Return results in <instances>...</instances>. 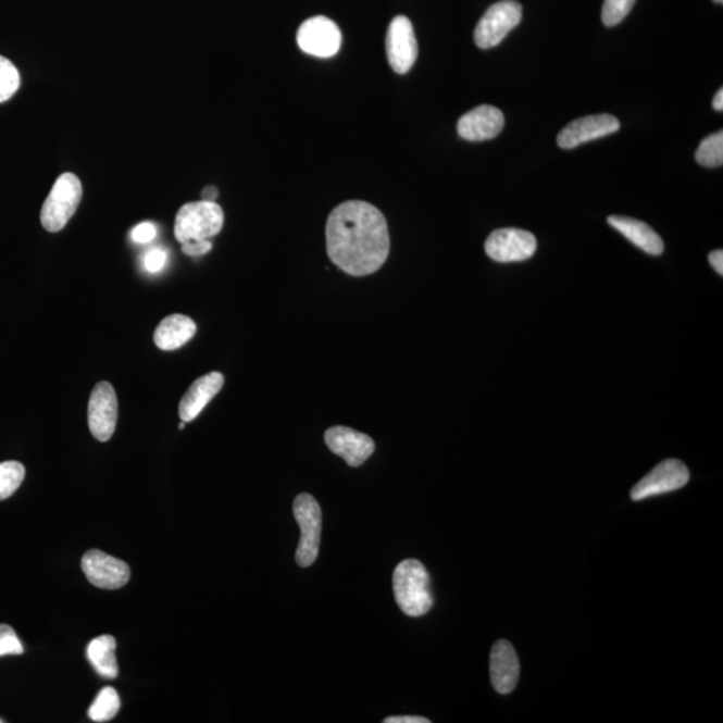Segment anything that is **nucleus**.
<instances>
[{"label": "nucleus", "mask_w": 723, "mask_h": 723, "mask_svg": "<svg viewBox=\"0 0 723 723\" xmlns=\"http://www.w3.org/2000/svg\"><path fill=\"white\" fill-rule=\"evenodd\" d=\"M609 224L641 251L659 257L664 251L662 237L639 220L624 216H610Z\"/></svg>", "instance_id": "18"}, {"label": "nucleus", "mask_w": 723, "mask_h": 723, "mask_svg": "<svg viewBox=\"0 0 723 723\" xmlns=\"http://www.w3.org/2000/svg\"><path fill=\"white\" fill-rule=\"evenodd\" d=\"M634 4L635 0H604L601 21L607 27L619 25L633 10Z\"/></svg>", "instance_id": "25"}, {"label": "nucleus", "mask_w": 723, "mask_h": 723, "mask_svg": "<svg viewBox=\"0 0 723 723\" xmlns=\"http://www.w3.org/2000/svg\"><path fill=\"white\" fill-rule=\"evenodd\" d=\"M198 332V326L190 317L176 314L164 317L154 332V344L159 349L172 351L187 345Z\"/></svg>", "instance_id": "19"}, {"label": "nucleus", "mask_w": 723, "mask_h": 723, "mask_svg": "<svg viewBox=\"0 0 723 723\" xmlns=\"http://www.w3.org/2000/svg\"><path fill=\"white\" fill-rule=\"evenodd\" d=\"M219 198V189L216 187H205L201 192V200L216 202Z\"/></svg>", "instance_id": "32"}, {"label": "nucleus", "mask_w": 723, "mask_h": 723, "mask_svg": "<svg viewBox=\"0 0 723 723\" xmlns=\"http://www.w3.org/2000/svg\"><path fill=\"white\" fill-rule=\"evenodd\" d=\"M119 401L113 386L100 382L92 389L89 399V429L98 441L107 442L112 438L117 425Z\"/></svg>", "instance_id": "11"}, {"label": "nucleus", "mask_w": 723, "mask_h": 723, "mask_svg": "<svg viewBox=\"0 0 723 723\" xmlns=\"http://www.w3.org/2000/svg\"><path fill=\"white\" fill-rule=\"evenodd\" d=\"M23 651L25 649H23L22 641L14 628H11L8 624H0V657L21 656Z\"/></svg>", "instance_id": "26"}, {"label": "nucleus", "mask_w": 723, "mask_h": 723, "mask_svg": "<svg viewBox=\"0 0 723 723\" xmlns=\"http://www.w3.org/2000/svg\"><path fill=\"white\" fill-rule=\"evenodd\" d=\"M158 236V228L153 223L145 222L138 224L137 227L132 230V239L138 245H148V242L153 241Z\"/></svg>", "instance_id": "28"}, {"label": "nucleus", "mask_w": 723, "mask_h": 723, "mask_svg": "<svg viewBox=\"0 0 723 723\" xmlns=\"http://www.w3.org/2000/svg\"><path fill=\"white\" fill-rule=\"evenodd\" d=\"M536 250V237L518 228L497 229L485 241V252L499 263L524 262L534 257Z\"/></svg>", "instance_id": "8"}, {"label": "nucleus", "mask_w": 723, "mask_h": 723, "mask_svg": "<svg viewBox=\"0 0 723 723\" xmlns=\"http://www.w3.org/2000/svg\"><path fill=\"white\" fill-rule=\"evenodd\" d=\"M690 479L687 466L675 459L664 460L640 479L632 489V499L640 501L652 496L670 494L684 488Z\"/></svg>", "instance_id": "9"}, {"label": "nucleus", "mask_w": 723, "mask_h": 723, "mask_svg": "<svg viewBox=\"0 0 723 723\" xmlns=\"http://www.w3.org/2000/svg\"><path fill=\"white\" fill-rule=\"evenodd\" d=\"M184 427H185V422L183 421L182 424H180V426H178V429L183 431Z\"/></svg>", "instance_id": "34"}, {"label": "nucleus", "mask_w": 723, "mask_h": 723, "mask_svg": "<svg viewBox=\"0 0 723 723\" xmlns=\"http://www.w3.org/2000/svg\"><path fill=\"white\" fill-rule=\"evenodd\" d=\"M715 3H722L723 0H714Z\"/></svg>", "instance_id": "35"}, {"label": "nucleus", "mask_w": 723, "mask_h": 723, "mask_svg": "<svg viewBox=\"0 0 723 723\" xmlns=\"http://www.w3.org/2000/svg\"><path fill=\"white\" fill-rule=\"evenodd\" d=\"M83 571L88 581L98 588L119 589L130 578L129 565L105 552L91 549L83 558Z\"/></svg>", "instance_id": "12"}, {"label": "nucleus", "mask_w": 723, "mask_h": 723, "mask_svg": "<svg viewBox=\"0 0 723 723\" xmlns=\"http://www.w3.org/2000/svg\"><path fill=\"white\" fill-rule=\"evenodd\" d=\"M224 377L222 373L212 372L196 379L192 386L185 392L178 413L184 422H192L198 419L202 410L212 401L220 390L223 389Z\"/></svg>", "instance_id": "17"}, {"label": "nucleus", "mask_w": 723, "mask_h": 723, "mask_svg": "<svg viewBox=\"0 0 723 723\" xmlns=\"http://www.w3.org/2000/svg\"><path fill=\"white\" fill-rule=\"evenodd\" d=\"M709 262L713 265L714 270L723 275V251L716 250L709 254Z\"/></svg>", "instance_id": "31"}, {"label": "nucleus", "mask_w": 723, "mask_h": 723, "mask_svg": "<svg viewBox=\"0 0 723 723\" xmlns=\"http://www.w3.org/2000/svg\"><path fill=\"white\" fill-rule=\"evenodd\" d=\"M25 466L18 461H4L0 464V501L9 499L25 479Z\"/></svg>", "instance_id": "22"}, {"label": "nucleus", "mask_w": 723, "mask_h": 723, "mask_svg": "<svg viewBox=\"0 0 723 723\" xmlns=\"http://www.w3.org/2000/svg\"><path fill=\"white\" fill-rule=\"evenodd\" d=\"M392 589L399 609L408 616L427 614L433 606L431 577L419 560H403L392 574Z\"/></svg>", "instance_id": "2"}, {"label": "nucleus", "mask_w": 723, "mask_h": 723, "mask_svg": "<svg viewBox=\"0 0 723 723\" xmlns=\"http://www.w3.org/2000/svg\"><path fill=\"white\" fill-rule=\"evenodd\" d=\"M621 129V123L611 114L588 115L572 121L559 133L558 145L563 149H574L578 145L598 140Z\"/></svg>", "instance_id": "14"}, {"label": "nucleus", "mask_w": 723, "mask_h": 723, "mask_svg": "<svg viewBox=\"0 0 723 723\" xmlns=\"http://www.w3.org/2000/svg\"><path fill=\"white\" fill-rule=\"evenodd\" d=\"M386 54L392 71L407 74L419 57V43L412 22L407 16L398 15L391 21L386 34Z\"/></svg>", "instance_id": "10"}, {"label": "nucleus", "mask_w": 723, "mask_h": 723, "mask_svg": "<svg viewBox=\"0 0 723 723\" xmlns=\"http://www.w3.org/2000/svg\"><path fill=\"white\" fill-rule=\"evenodd\" d=\"M224 225L223 208L217 202H188L177 212L175 237L178 241L210 240L220 234Z\"/></svg>", "instance_id": "3"}, {"label": "nucleus", "mask_w": 723, "mask_h": 723, "mask_svg": "<svg viewBox=\"0 0 723 723\" xmlns=\"http://www.w3.org/2000/svg\"><path fill=\"white\" fill-rule=\"evenodd\" d=\"M698 164L706 167H719L723 164V132L706 137L696 152Z\"/></svg>", "instance_id": "23"}, {"label": "nucleus", "mask_w": 723, "mask_h": 723, "mask_svg": "<svg viewBox=\"0 0 723 723\" xmlns=\"http://www.w3.org/2000/svg\"><path fill=\"white\" fill-rule=\"evenodd\" d=\"M297 42L306 54L332 58L338 54L342 45V33L337 23L326 16H314L299 27Z\"/></svg>", "instance_id": "7"}, {"label": "nucleus", "mask_w": 723, "mask_h": 723, "mask_svg": "<svg viewBox=\"0 0 723 723\" xmlns=\"http://www.w3.org/2000/svg\"><path fill=\"white\" fill-rule=\"evenodd\" d=\"M713 108L716 110V112H722L723 110V90L720 89L719 92H716L713 101Z\"/></svg>", "instance_id": "33"}, {"label": "nucleus", "mask_w": 723, "mask_h": 723, "mask_svg": "<svg viewBox=\"0 0 723 723\" xmlns=\"http://www.w3.org/2000/svg\"><path fill=\"white\" fill-rule=\"evenodd\" d=\"M115 639L112 635H102L92 639L88 646V656L91 666L95 668L98 674L107 680L117 678L119 663L115 658Z\"/></svg>", "instance_id": "20"}, {"label": "nucleus", "mask_w": 723, "mask_h": 723, "mask_svg": "<svg viewBox=\"0 0 723 723\" xmlns=\"http://www.w3.org/2000/svg\"><path fill=\"white\" fill-rule=\"evenodd\" d=\"M504 125V114L500 109L482 105L462 115L457 132L464 140L485 141L499 136Z\"/></svg>", "instance_id": "15"}, {"label": "nucleus", "mask_w": 723, "mask_h": 723, "mask_svg": "<svg viewBox=\"0 0 723 723\" xmlns=\"http://www.w3.org/2000/svg\"><path fill=\"white\" fill-rule=\"evenodd\" d=\"M167 262V253L161 248H153V250L148 251L144 254L142 265L144 269L149 272V274H158L161 270H164Z\"/></svg>", "instance_id": "27"}, {"label": "nucleus", "mask_w": 723, "mask_h": 723, "mask_svg": "<svg viewBox=\"0 0 723 723\" xmlns=\"http://www.w3.org/2000/svg\"><path fill=\"white\" fill-rule=\"evenodd\" d=\"M21 75L8 58L0 55V103L9 101L18 91Z\"/></svg>", "instance_id": "24"}, {"label": "nucleus", "mask_w": 723, "mask_h": 723, "mask_svg": "<svg viewBox=\"0 0 723 723\" xmlns=\"http://www.w3.org/2000/svg\"><path fill=\"white\" fill-rule=\"evenodd\" d=\"M294 516L300 528L297 563L306 569V566L315 563L317 553H320L322 532L321 507L311 495H299L294 501Z\"/></svg>", "instance_id": "5"}, {"label": "nucleus", "mask_w": 723, "mask_h": 723, "mask_svg": "<svg viewBox=\"0 0 723 723\" xmlns=\"http://www.w3.org/2000/svg\"><path fill=\"white\" fill-rule=\"evenodd\" d=\"M119 693L113 687L102 688L89 709V719L95 722L113 720L120 711Z\"/></svg>", "instance_id": "21"}, {"label": "nucleus", "mask_w": 723, "mask_h": 723, "mask_svg": "<svg viewBox=\"0 0 723 723\" xmlns=\"http://www.w3.org/2000/svg\"><path fill=\"white\" fill-rule=\"evenodd\" d=\"M2 722H3V720H0V723H2Z\"/></svg>", "instance_id": "36"}, {"label": "nucleus", "mask_w": 723, "mask_h": 723, "mask_svg": "<svg viewBox=\"0 0 723 723\" xmlns=\"http://www.w3.org/2000/svg\"><path fill=\"white\" fill-rule=\"evenodd\" d=\"M83 200V184L73 173H63L57 178L53 189L40 212V223L49 233H60L77 212Z\"/></svg>", "instance_id": "4"}, {"label": "nucleus", "mask_w": 723, "mask_h": 723, "mask_svg": "<svg viewBox=\"0 0 723 723\" xmlns=\"http://www.w3.org/2000/svg\"><path fill=\"white\" fill-rule=\"evenodd\" d=\"M212 250V242L210 240H192L183 242V252L188 257H202Z\"/></svg>", "instance_id": "29"}, {"label": "nucleus", "mask_w": 723, "mask_h": 723, "mask_svg": "<svg viewBox=\"0 0 723 723\" xmlns=\"http://www.w3.org/2000/svg\"><path fill=\"white\" fill-rule=\"evenodd\" d=\"M522 4L514 0H502L491 4L474 30V42L479 49L496 48L522 22Z\"/></svg>", "instance_id": "6"}, {"label": "nucleus", "mask_w": 723, "mask_h": 723, "mask_svg": "<svg viewBox=\"0 0 723 723\" xmlns=\"http://www.w3.org/2000/svg\"><path fill=\"white\" fill-rule=\"evenodd\" d=\"M520 662L511 641L497 640L490 652V681L496 691L508 696L518 686Z\"/></svg>", "instance_id": "16"}, {"label": "nucleus", "mask_w": 723, "mask_h": 723, "mask_svg": "<svg viewBox=\"0 0 723 723\" xmlns=\"http://www.w3.org/2000/svg\"><path fill=\"white\" fill-rule=\"evenodd\" d=\"M431 721L424 719V716H414V715H402V716H389L385 720V723H429Z\"/></svg>", "instance_id": "30"}, {"label": "nucleus", "mask_w": 723, "mask_h": 723, "mask_svg": "<svg viewBox=\"0 0 723 723\" xmlns=\"http://www.w3.org/2000/svg\"><path fill=\"white\" fill-rule=\"evenodd\" d=\"M325 441L333 453L342 457L347 465L352 468L364 464L375 450L372 437L346 426L329 427L325 433Z\"/></svg>", "instance_id": "13"}, {"label": "nucleus", "mask_w": 723, "mask_h": 723, "mask_svg": "<svg viewBox=\"0 0 723 723\" xmlns=\"http://www.w3.org/2000/svg\"><path fill=\"white\" fill-rule=\"evenodd\" d=\"M326 241L329 260L347 275H372L389 258L386 219L366 201L350 200L335 208L327 219Z\"/></svg>", "instance_id": "1"}]
</instances>
